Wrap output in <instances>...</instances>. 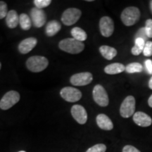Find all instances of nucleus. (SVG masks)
<instances>
[{
  "instance_id": "2eb2a0df",
  "label": "nucleus",
  "mask_w": 152,
  "mask_h": 152,
  "mask_svg": "<svg viewBox=\"0 0 152 152\" xmlns=\"http://www.w3.org/2000/svg\"><path fill=\"white\" fill-rule=\"evenodd\" d=\"M99 128L104 130H111L113 128V124L111 120L105 114H99L96 118Z\"/></svg>"
},
{
  "instance_id": "a878e982",
  "label": "nucleus",
  "mask_w": 152,
  "mask_h": 152,
  "mask_svg": "<svg viewBox=\"0 0 152 152\" xmlns=\"http://www.w3.org/2000/svg\"><path fill=\"white\" fill-rule=\"evenodd\" d=\"M8 12V7L7 4L4 1H0V19H3L7 17Z\"/></svg>"
},
{
  "instance_id": "6ab92c4d",
  "label": "nucleus",
  "mask_w": 152,
  "mask_h": 152,
  "mask_svg": "<svg viewBox=\"0 0 152 152\" xmlns=\"http://www.w3.org/2000/svg\"><path fill=\"white\" fill-rule=\"evenodd\" d=\"M99 52L106 59L111 60L117 55V50L113 47L103 45L99 47Z\"/></svg>"
},
{
  "instance_id": "39448f33",
  "label": "nucleus",
  "mask_w": 152,
  "mask_h": 152,
  "mask_svg": "<svg viewBox=\"0 0 152 152\" xmlns=\"http://www.w3.org/2000/svg\"><path fill=\"white\" fill-rule=\"evenodd\" d=\"M135 111V99L132 96H128L125 99L120 108V113L123 118H130L134 115Z\"/></svg>"
},
{
  "instance_id": "a211bd4d",
  "label": "nucleus",
  "mask_w": 152,
  "mask_h": 152,
  "mask_svg": "<svg viewBox=\"0 0 152 152\" xmlns=\"http://www.w3.org/2000/svg\"><path fill=\"white\" fill-rule=\"evenodd\" d=\"M125 71V66L122 64L114 63L106 66L104 68V72L109 75H115Z\"/></svg>"
},
{
  "instance_id": "7c9ffc66",
  "label": "nucleus",
  "mask_w": 152,
  "mask_h": 152,
  "mask_svg": "<svg viewBox=\"0 0 152 152\" xmlns=\"http://www.w3.org/2000/svg\"><path fill=\"white\" fill-rule=\"evenodd\" d=\"M145 66L147 71L149 74H152V61L148 59L145 61Z\"/></svg>"
},
{
  "instance_id": "4be33fe9",
  "label": "nucleus",
  "mask_w": 152,
  "mask_h": 152,
  "mask_svg": "<svg viewBox=\"0 0 152 152\" xmlns=\"http://www.w3.org/2000/svg\"><path fill=\"white\" fill-rule=\"evenodd\" d=\"M144 46H145V41L142 38H136L135 39V45L132 48V54L135 56H138L143 52Z\"/></svg>"
},
{
  "instance_id": "9b49d317",
  "label": "nucleus",
  "mask_w": 152,
  "mask_h": 152,
  "mask_svg": "<svg viewBox=\"0 0 152 152\" xmlns=\"http://www.w3.org/2000/svg\"><path fill=\"white\" fill-rule=\"evenodd\" d=\"M99 29L104 37H109L114 31V23L109 16H104L100 19Z\"/></svg>"
},
{
  "instance_id": "f3484780",
  "label": "nucleus",
  "mask_w": 152,
  "mask_h": 152,
  "mask_svg": "<svg viewBox=\"0 0 152 152\" xmlns=\"http://www.w3.org/2000/svg\"><path fill=\"white\" fill-rule=\"evenodd\" d=\"M61 26L57 20H53L49 21L46 26V35L48 37H53L60 31Z\"/></svg>"
},
{
  "instance_id": "c9c22d12",
  "label": "nucleus",
  "mask_w": 152,
  "mask_h": 152,
  "mask_svg": "<svg viewBox=\"0 0 152 152\" xmlns=\"http://www.w3.org/2000/svg\"><path fill=\"white\" fill-rule=\"evenodd\" d=\"M18 152H26V151H18Z\"/></svg>"
},
{
  "instance_id": "bb28decb",
  "label": "nucleus",
  "mask_w": 152,
  "mask_h": 152,
  "mask_svg": "<svg viewBox=\"0 0 152 152\" xmlns=\"http://www.w3.org/2000/svg\"><path fill=\"white\" fill-rule=\"evenodd\" d=\"M143 54L145 56H152V42L148 41L145 43V46H144Z\"/></svg>"
},
{
  "instance_id": "473e14b6",
  "label": "nucleus",
  "mask_w": 152,
  "mask_h": 152,
  "mask_svg": "<svg viewBox=\"0 0 152 152\" xmlns=\"http://www.w3.org/2000/svg\"><path fill=\"white\" fill-rule=\"evenodd\" d=\"M149 87L151 90H152V77H151V79H150V80L149 82Z\"/></svg>"
},
{
  "instance_id": "0eeeda50",
  "label": "nucleus",
  "mask_w": 152,
  "mask_h": 152,
  "mask_svg": "<svg viewBox=\"0 0 152 152\" xmlns=\"http://www.w3.org/2000/svg\"><path fill=\"white\" fill-rule=\"evenodd\" d=\"M81 11L76 8H69L64 11L61 16V21L65 26H70L75 24L80 18Z\"/></svg>"
},
{
  "instance_id": "aec40b11",
  "label": "nucleus",
  "mask_w": 152,
  "mask_h": 152,
  "mask_svg": "<svg viewBox=\"0 0 152 152\" xmlns=\"http://www.w3.org/2000/svg\"><path fill=\"white\" fill-rule=\"evenodd\" d=\"M72 36H73V38L75 39L76 40L79 42H84L86 40L87 38V33H85L84 30H83L80 28L78 27H75L73 28V29L71 30V32Z\"/></svg>"
},
{
  "instance_id": "72a5a7b5",
  "label": "nucleus",
  "mask_w": 152,
  "mask_h": 152,
  "mask_svg": "<svg viewBox=\"0 0 152 152\" xmlns=\"http://www.w3.org/2000/svg\"><path fill=\"white\" fill-rule=\"evenodd\" d=\"M150 8H151V11L152 12V1H150Z\"/></svg>"
},
{
  "instance_id": "4468645a",
  "label": "nucleus",
  "mask_w": 152,
  "mask_h": 152,
  "mask_svg": "<svg viewBox=\"0 0 152 152\" xmlns=\"http://www.w3.org/2000/svg\"><path fill=\"white\" fill-rule=\"evenodd\" d=\"M37 39L35 37L26 38L20 42L18 45V50L21 54H26L33 50L34 47L37 45Z\"/></svg>"
},
{
  "instance_id": "cd10ccee",
  "label": "nucleus",
  "mask_w": 152,
  "mask_h": 152,
  "mask_svg": "<svg viewBox=\"0 0 152 152\" xmlns=\"http://www.w3.org/2000/svg\"><path fill=\"white\" fill-rule=\"evenodd\" d=\"M145 30L148 37H152V20L148 19L145 23Z\"/></svg>"
},
{
  "instance_id": "f03ea898",
  "label": "nucleus",
  "mask_w": 152,
  "mask_h": 152,
  "mask_svg": "<svg viewBox=\"0 0 152 152\" xmlns=\"http://www.w3.org/2000/svg\"><path fill=\"white\" fill-rule=\"evenodd\" d=\"M121 20L126 26H132L140 18V11L137 7H130L125 9L121 14Z\"/></svg>"
},
{
  "instance_id": "b1692460",
  "label": "nucleus",
  "mask_w": 152,
  "mask_h": 152,
  "mask_svg": "<svg viewBox=\"0 0 152 152\" xmlns=\"http://www.w3.org/2000/svg\"><path fill=\"white\" fill-rule=\"evenodd\" d=\"M106 146L104 144H95L93 147L89 148L86 152H106Z\"/></svg>"
},
{
  "instance_id": "393cba45",
  "label": "nucleus",
  "mask_w": 152,
  "mask_h": 152,
  "mask_svg": "<svg viewBox=\"0 0 152 152\" xmlns=\"http://www.w3.org/2000/svg\"><path fill=\"white\" fill-rule=\"evenodd\" d=\"M33 2L37 8L42 9L50 5L52 1L51 0H35Z\"/></svg>"
},
{
  "instance_id": "2f4dec72",
  "label": "nucleus",
  "mask_w": 152,
  "mask_h": 152,
  "mask_svg": "<svg viewBox=\"0 0 152 152\" xmlns=\"http://www.w3.org/2000/svg\"><path fill=\"white\" fill-rule=\"evenodd\" d=\"M148 104H149V106L150 107L152 108V94L150 96L149 100H148Z\"/></svg>"
},
{
  "instance_id": "f704fd0d",
  "label": "nucleus",
  "mask_w": 152,
  "mask_h": 152,
  "mask_svg": "<svg viewBox=\"0 0 152 152\" xmlns=\"http://www.w3.org/2000/svg\"><path fill=\"white\" fill-rule=\"evenodd\" d=\"M1 63H0V69H1Z\"/></svg>"
},
{
  "instance_id": "6e6552de",
  "label": "nucleus",
  "mask_w": 152,
  "mask_h": 152,
  "mask_svg": "<svg viewBox=\"0 0 152 152\" xmlns=\"http://www.w3.org/2000/svg\"><path fill=\"white\" fill-rule=\"evenodd\" d=\"M61 97L68 102H76L82 98V93L75 87H64L60 92Z\"/></svg>"
},
{
  "instance_id": "f8f14e48",
  "label": "nucleus",
  "mask_w": 152,
  "mask_h": 152,
  "mask_svg": "<svg viewBox=\"0 0 152 152\" xmlns=\"http://www.w3.org/2000/svg\"><path fill=\"white\" fill-rule=\"evenodd\" d=\"M71 114L73 118L79 124L83 125L86 123L87 121V113L86 110L83 106L74 105L71 108Z\"/></svg>"
},
{
  "instance_id": "1a4fd4ad",
  "label": "nucleus",
  "mask_w": 152,
  "mask_h": 152,
  "mask_svg": "<svg viewBox=\"0 0 152 152\" xmlns=\"http://www.w3.org/2000/svg\"><path fill=\"white\" fill-rule=\"evenodd\" d=\"M93 80L92 74L89 72L77 73L71 76V83L74 86H85L92 83Z\"/></svg>"
},
{
  "instance_id": "412c9836",
  "label": "nucleus",
  "mask_w": 152,
  "mask_h": 152,
  "mask_svg": "<svg viewBox=\"0 0 152 152\" xmlns=\"http://www.w3.org/2000/svg\"><path fill=\"white\" fill-rule=\"evenodd\" d=\"M19 24H20V28L23 30H30L32 26L31 19L28 15L21 14L19 16Z\"/></svg>"
},
{
  "instance_id": "423d86ee",
  "label": "nucleus",
  "mask_w": 152,
  "mask_h": 152,
  "mask_svg": "<svg viewBox=\"0 0 152 152\" xmlns=\"http://www.w3.org/2000/svg\"><path fill=\"white\" fill-rule=\"evenodd\" d=\"M93 99L94 102L100 106H107L109 105V99L107 92L104 87L100 85H96L94 87L92 92Z\"/></svg>"
},
{
  "instance_id": "f257e3e1",
  "label": "nucleus",
  "mask_w": 152,
  "mask_h": 152,
  "mask_svg": "<svg viewBox=\"0 0 152 152\" xmlns=\"http://www.w3.org/2000/svg\"><path fill=\"white\" fill-rule=\"evenodd\" d=\"M61 50L72 54H79L84 50L85 45L82 42L76 40L74 38H67L61 40L58 44Z\"/></svg>"
},
{
  "instance_id": "9d476101",
  "label": "nucleus",
  "mask_w": 152,
  "mask_h": 152,
  "mask_svg": "<svg viewBox=\"0 0 152 152\" xmlns=\"http://www.w3.org/2000/svg\"><path fill=\"white\" fill-rule=\"evenodd\" d=\"M30 18L34 26L36 28L42 27L47 21V16L45 11L37 7L33 8L30 11Z\"/></svg>"
},
{
  "instance_id": "dca6fc26",
  "label": "nucleus",
  "mask_w": 152,
  "mask_h": 152,
  "mask_svg": "<svg viewBox=\"0 0 152 152\" xmlns=\"http://www.w3.org/2000/svg\"><path fill=\"white\" fill-rule=\"evenodd\" d=\"M6 23L9 28H15L19 24V16L15 10H11L6 17Z\"/></svg>"
},
{
  "instance_id": "20e7f679",
  "label": "nucleus",
  "mask_w": 152,
  "mask_h": 152,
  "mask_svg": "<svg viewBox=\"0 0 152 152\" xmlns=\"http://www.w3.org/2000/svg\"><path fill=\"white\" fill-rule=\"evenodd\" d=\"M20 100V94L16 91H9L4 95L0 100V109L8 110L18 103Z\"/></svg>"
},
{
  "instance_id": "7ed1b4c3",
  "label": "nucleus",
  "mask_w": 152,
  "mask_h": 152,
  "mask_svg": "<svg viewBox=\"0 0 152 152\" xmlns=\"http://www.w3.org/2000/svg\"><path fill=\"white\" fill-rule=\"evenodd\" d=\"M49 61L47 58L40 56L30 57L26 62L28 70L34 73H39L44 71L48 66Z\"/></svg>"
},
{
  "instance_id": "c85d7f7f",
  "label": "nucleus",
  "mask_w": 152,
  "mask_h": 152,
  "mask_svg": "<svg viewBox=\"0 0 152 152\" xmlns=\"http://www.w3.org/2000/svg\"><path fill=\"white\" fill-rule=\"evenodd\" d=\"M137 37L136 38H142L143 39L144 41H146L148 39V37L147 35V33H146L145 28H142L139 30V32L137 33Z\"/></svg>"
},
{
  "instance_id": "c756f323",
  "label": "nucleus",
  "mask_w": 152,
  "mask_h": 152,
  "mask_svg": "<svg viewBox=\"0 0 152 152\" xmlns=\"http://www.w3.org/2000/svg\"><path fill=\"white\" fill-rule=\"evenodd\" d=\"M122 152H141L140 150L137 149L132 145H126L123 147Z\"/></svg>"
},
{
  "instance_id": "5701e85b",
  "label": "nucleus",
  "mask_w": 152,
  "mask_h": 152,
  "mask_svg": "<svg viewBox=\"0 0 152 152\" xmlns=\"http://www.w3.org/2000/svg\"><path fill=\"white\" fill-rule=\"evenodd\" d=\"M143 67L140 63H132L125 66V71L128 73H140L142 71Z\"/></svg>"
},
{
  "instance_id": "ddd939ff",
  "label": "nucleus",
  "mask_w": 152,
  "mask_h": 152,
  "mask_svg": "<svg viewBox=\"0 0 152 152\" xmlns=\"http://www.w3.org/2000/svg\"><path fill=\"white\" fill-rule=\"evenodd\" d=\"M133 121L140 127H149L152 124V119L149 115L144 112L138 111L133 115Z\"/></svg>"
}]
</instances>
